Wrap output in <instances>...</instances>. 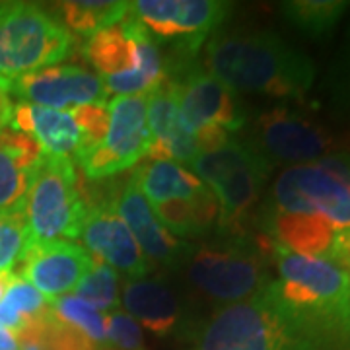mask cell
I'll use <instances>...</instances> for the list:
<instances>
[{"label": "cell", "instance_id": "cell-14", "mask_svg": "<svg viewBox=\"0 0 350 350\" xmlns=\"http://www.w3.org/2000/svg\"><path fill=\"white\" fill-rule=\"evenodd\" d=\"M84 250L105 262L115 273H123L129 280L146 278L152 262L144 257L137 239L111 206H88V214L80 230Z\"/></svg>", "mask_w": 350, "mask_h": 350}, {"label": "cell", "instance_id": "cell-30", "mask_svg": "<svg viewBox=\"0 0 350 350\" xmlns=\"http://www.w3.org/2000/svg\"><path fill=\"white\" fill-rule=\"evenodd\" d=\"M107 349L146 350L140 327L126 312L117 310L107 315Z\"/></svg>", "mask_w": 350, "mask_h": 350}, {"label": "cell", "instance_id": "cell-5", "mask_svg": "<svg viewBox=\"0 0 350 350\" xmlns=\"http://www.w3.org/2000/svg\"><path fill=\"white\" fill-rule=\"evenodd\" d=\"M191 167L218 200L220 232L239 236L241 222L259 199L273 167L239 138L199 154Z\"/></svg>", "mask_w": 350, "mask_h": 350}, {"label": "cell", "instance_id": "cell-37", "mask_svg": "<svg viewBox=\"0 0 350 350\" xmlns=\"http://www.w3.org/2000/svg\"><path fill=\"white\" fill-rule=\"evenodd\" d=\"M20 340V350H45L41 345H39L36 338L31 337H22L18 338Z\"/></svg>", "mask_w": 350, "mask_h": 350}, {"label": "cell", "instance_id": "cell-25", "mask_svg": "<svg viewBox=\"0 0 350 350\" xmlns=\"http://www.w3.org/2000/svg\"><path fill=\"white\" fill-rule=\"evenodd\" d=\"M47 310L49 300L16 275L4 298L0 300V327L20 337L29 327L36 325Z\"/></svg>", "mask_w": 350, "mask_h": 350}, {"label": "cell", "instance_id": "cell-38", "mask_svg": "<svg viewBox=\"0 0 350 350\" xmlns=\"http://www.w3.org/2000/svg\"><path fill=\"white\" fill-rule=\"evenodd\" d=\"M347 269H349V271H350V262H349V267H347Z\"/></svg>", "mask_w": 350, "mask_h": 350}, {"label": "cell", "instance_id": "cell-6", "mask_svg": "<svg viewBox=\"0 0 350 350\" xmlns=\"http://www.w3.org/2000/svg\"><path fill=\"white\" fill-rule=\"evenodd\" d=\"M24 214L33 243L70 241L80 236L88 202L72 158L43 154L27 191Z\"/></svg>", "mask_w": 350, "mask_h": 350}, {"label": "cell", "instance_id": "cell-9", "mask_svg": "<svg viewBox=\"0 0 350 350\" xmlns=\"http://www.w3.org/2000/svg\"><path fill=\"white\" fill-rule=\"evenodd\" d=\"M286 321L267 286L250 300L222 306L202 329L199 350H286Z\"/></svg>", "mask_w": 350, "mask_h": 350}, {"label": "cell", "instance_id": "cell-8", "mask_svg": "<svg viewBox=\"0 0 350 350\" xmlns=\"http://www.w3.org/2000/svg\"><path fill=\"white\" fill-rule=\"evenodd\" d=\"M107 113L105 137L75 158L88 181H101L137 165L152 146L146 96H115L107 101Z\"/></svg>", "mask_w": 350, "mask_h": 350}, {"label": "cell", "instance_id": "cell-36", "mask_svg": "<svg viewBox=\"0 0 350 350\" xmlns=\"http://www.w3.org/2000/svg\"><path fill=\"white\" fill-rule=\"evenodd\" d=\"M340 251H342V265L349 267L350 262V232L340 236Z\"/></svg>", "mask_w": 350, "mask_h": 350}, {"label": "cell", "instance_id": "cell-20", "mask_svg": "<svg viewBox=\"0 0 350 350\" xmlns=\"http://www.w3.org/2000/svg\"><path fill=\"white\" fill-rule=\"evenodd\" d=\"M121 304L138 325L148 329L156 337H170L181 323V306L160 278L126 280Z\"/></svg>", "mask_w": 350, "mask_h": 350}, {"label": "cell", "instance_id": "cell-1", "mask_svg": "<svg viewBox=\"0 0 350 350\" xmlns=\"http://www.w3.org/2000/svg\"><path fill=\"white\" fill-rule=\"evenodd\" d=\"M204 55L206 72L234 94L298 100L315 82L312 59L273 31L214 38Z\"/></svg>", "mask_w": 350, "mask_h": 350}, {"label": "cell", "instance_id": "cell-4", "mask_svg": "<svg viewBox=\"0 0 350 350\" xmlns=\"http://www.w3.org/2000/svg\"><path fill=\"white\" fill-rule=\"evenodd\" d=\"M273 243L238 238L220 245L193 250L187 262V278L193 288L216 304H238L257 296L271 282L269 262Z\"/></svg>", "mask_w": 350, "mask_h": 350}, {"label": "cell", "instance_id": "cell-18", "mask_svg": "<svg viewBox=\"0 0 350 350\" xmlns=\"http://www.w3.org/2000/svg\"><path fill=\"white\" fill-rule=\"evenodd\" d=\"M10 129L33 137L49 156L76 158L86 148L84 131L72 109H49L31 103H16Z\"/></svg>", "mask_w": 350, "mask_h": 350}, {"label": "cell", "instance_id": "cell-28", "mask_svg": "<svg viewBox=\"0 0 350 350\" xmlns=\"http://www.w3.org/2000/svg\"><path fill=\"white\" fill-rule=\"evenodd\" d=\"M76 296L90 304L92 308L105 312H117L121 306V292H119V273H115L105 262L96 261L76 284Z\"/></svg>", "mask_w": 350, "mask_h": 350}, {"label": "cell", "instance_id": "cell-10", "mask_svg": "<svg viewBox=\"0 0 350 350\" xmlns=\"http://www.w3.org/2000/svg\"><path fill=\"white\" fill-rule=\"evenodd\" d=\"M230 6L220 0H137L131 2L129 12L156 43H174V57L195 59L206 36L228 16Z\"/></svg>", "mask_w": 350, "mask_h": 350}, {"label": "cell", "instance_id": "cell-16", "mask_svg": "<svg viewBox=\"0 0 350 350\" xmlns=\"http://www.w3.org/2000/svg\"><path fill=\"white\" fill-rule=\"evenodd\" d=\"M261 230L275 247L342 265L340 234L323 216L261 208ZM345 267V265H342Z\"/></svg>", "mask_w": 350, "mask_h": 350}, {"label": "cell", "instance_id": "cell-13", "mask_svg": "<svg viewBox=\"0 0 350 350\" xmlns=\"http://www.w3.org/2000/svg\"><path fill=\"white\" fill-rule=\"evenodd\" d=\"M92 262L94 257L75 241H45L33 243L14 273L51 301L72 292Z\"/></svg>", "mask_w": 350, "mask_h": 350}, {"label": "cell", "instance_id": "cell-21", "mask_svg": "<svg viewBox=\"0 0 350 350\" xmlns=\"http://www.w3.org/2000/svg\"><path fill=\"white\" fill-rule=\"evenodd\" d=\"M82 53L101 78L133 72L138 64L133 16L126 14L119 24L88 38L82 45Z\"/></svg>", "mask_w": 350, "mask_h": 350}, {"label": "cell", "instance_id": "cell-2", "mask_svg": "<svg viewBox=\"0 0 350 350\" xmlns=\"http://www.w3.org/2000/svg\"><path fill=\"white\" fill-rule=\"evenodd\" d=\"M75 36L36 2H0V86L63 63Z\"/></svg>", "mask_w": 350, "mask_h": 350}, {"label": "cell", "instance_id": "cell-7", "mask_svg": "<svg viewBox=\"0 0 350 350\" xmlns=\"http://www.w3.org/2000/svg\"><path fill=\"white\" fill-rule=\"evenodd\" d=\"M165 78L174 82L181 119L200 154L224 146L247 123L236 94L208 72L187 66Z\"/></svg>", "mask_w": 350, "mask_h": 350}, {"label": "cell", "instance_id": "cell-11", "mask_svg": "<svg viewBox=\"0 0 350 350\" xmlns=\"http://www.w3.org/2000/svg\"><path fill=\"white\" fill-rule=\"evenodd\" d=\"M243 140L271 167L278 163L292 167L317 162L331 152L325 131L288 107H273L259 115Z\"/></svg>", "mask_w": 350, "mask_h": 350}, {"label": "cell", "instance_id": "cell-23", "mask_svg": "<svg viewBox=\"0 0 350 350\" xmlns=\"http://www.w3.org/2000/svg\"><path fill=\"white\" fill-rule=\"evenodd\" d=\"M138 191L150 204L174 199H191L204 191L206 185L185 165L165 160H146L133 172Z\"/></svg>", "mask_w": 350, "mask_h": 350}, {"label": "cell", "instance_id": "cell-17", "mask_svg": "<svg viewBox=\"0 0 350 350\" xmlns=\"http://www.w3.org/2000/svg\"><path fill=\"white\" fill-rule=\"evenodd\" d=\"M146 101L152 133V146L146 160L181 162V165L191 167L200 150L193 133L181 119L174 82L165 78L146 96Z\"/></svg>", "mask_w": 350, "mask_h": 350}, {"label": "cell", "instance_id": "cell-33", "mask_svg": "<svg viewBox=\"0 0 350 350\" xmlns=\"http://www.w3.org/2000/svg\"><path fill=\"white\" fill-rule=\"evenodd\" d=\"M12 101H10V96L4 88L0 86V131L6 129V125L10 123V117H12Z\"/></svg>", "mask_w": 350, "mask_h": 350}, {"label": "cell", "instance_id": "cell-27", "mask_svg": "<svg viewBox=\"0 0 350 350\" xmlns=\"http://www.w3.org/2000/svg\"><path fill=\"white\" fill-rule=\"evenodd\" d=\"M53 313L64 323L75 327L98 350L107 349V315L80 300L78 296L66 294L49 301Z\"/></svg>", "mask_w": 350, "mask_h": 350}, {"label": "cell", "instance_id": "cell-22", "mask_svg": "<svg viewBox=\"0 0 350 350\" xmlns=\"http://www.w3.org/2000/svg\"><path fill=\"white\" fill-rule=\"evenodd\" d=\"M150 206L158 222L181 241L204 238L218 218V200L208 187L191 199L165 200Z\"/></svg>", "mask_w": 350, "mask_h": 350}, {"label": "cell", "instance_id": "cell-31", "mask_svg": "<svg viewBox=\"0 0 350 350\" xmlns=\"http://www.w3.org/2000/svg\"><path fill=\"white\" fill-rule=\"evenodd\" d=\"M72 113H75V117L84 131L86 148L101 142V138L107 133V125H109L107 105H82V107H75Z\"/></svg>", "mask_w": 350, "mask_h": 350}, {"label": "cell", "instance_id": "cell-24", "mask_svg": "<svg viewBox=\"0 0 350 350\" xmlns=\"http://www.w3.org/2000/svg\"><path fill=\"white\" fill-rule=\"evenodd\" d=\"M345 0H292L280 4L288 24L312 39L327 38L349 10Z\"/></svg>", "mask_w": 350, "mask_h": 350}, {"label": "cell", "instance_id": "cell-34", "mask_svg": "<svg viewBox=\"0 0 350 350\" xmlns=\"http://www.w3.org/2000/svg\"><path fill=\"white\" fill-rule=\"evenodd\" d=\"M0 350H20L18 337L4 327H0Z\"/></svg>", "mask_w": 350, "mask_h": 350}, {"label": "cell", "instance_id": "cell-12", "mask_svg": "<svg viewBox=\"0 0 350 350\" xmlns=\"http://www.w3.org/2000/svg\"><path fill=\"white\" fill-rule=\"evenodd\" d=\"M8 96L20 103L49 109H75L82 105H107L109 94L103 78L84 66L61 64L6 82Z\"/></svg>", "mask_w": 350, "mask_h": 350}, {"label": "cell", "instance_id": "cell-29", "mask_svg": "<svg viewBox=\"0 0 350 350\" xmlns=\"http://www.w3.org/2000/svg\"><path fill=\"white\" fill-rule=\"evenodd\" d=\"M33 239L27 228L24 213L0 216V273L16 271Z\"/></svg>", "mask_w": 350, "mask_h": 350}, {"label": "cell", "instance_id": "cell-32", "mask_svg": "<svg viewBox=\"0 0 350 350\" xmlns=\"http://www.w3.org/2000/svg\"><path fill=\"white\" fill-rule=\"evenodd\" d=\"M349 41L347 47L340 55V61L335 66V80H333V94L335 101L345 105L350 111V27H349Z\"/></svg>", "mask_w": 350, "mask_h": 350}, {"label": "cell", "instance_id": "cell-15", "mask_svg": "<svg viewBox=\"0 0 350 350\" xmlns=\"http://www.w3.org/2000/svg\"><path fill=\"white\" fill-rule=\"evenodd\" d=\"M113 211L121 216V220L137 239L140 251L150 262H158L163 267H177L191 257L193 245L174 238L158 222L150 202L138 191L133 175L126 181L119 183L113 200Z\"/></svg>", "mask_w": 350, "mask_h": 350}, {"label": "cell", "instance_id": "cell-3", "mask_svg": "<svg viewBox=\"0 0 350 350\" xmlns=\"http://www.w3.org/2000/svg\"><path fill=\"white\" fill-rule=\"evenodd\" d=\"M262 206L323 216L340 236L350 232V154L329 152L317 162L286 167Z\"/></svg>", "mask_w": 350, "mask_h": 350}, {"label": "cell", "instance_id": "cell-35", "mask_svg": "<svg viewBox=\"0 0 350 350\" xmlns=\"http://www.w3.org/2000/svg\"><path fill=\"white\" fill-rule=\"evenodd\" d=\"M14 278H16V273H14V271H4V273H0V300L4 298V294H6L8 286L12 284Z\"/></svg>", "mask_w": 350, "mask_h": 350}, {"label": "cell", "instance_id": "cell-19", "mask_svg": "<svg viewBox=\"0 0 350 350\" xmlns=\"http://www.w3.org/2000/svg\"><path fill=\"white\" fill-rule=\"evenodd\" d=\"M45 152L29 135L0 131V216L24 213L27 191Z\"/></svg>", "mask_w": 350, "mask_h": 350}, {"label": "cell", "instance_id": "cell-26", "mask_svg": "<svg viewBox=\"0 0 350 350\" xmlns=\"http://www.w3.org/2000/svg\"><path fill=\"white\" fill-rule=\"evenodd\" d=\"M61 16L64 27L78 36L92 38L105 27L119 24L131 8V2L125 0H100V2H86V0H70L61 2Z\"/></svg>", "mask_w": 350, "mask_h": 350}]
</instances>
